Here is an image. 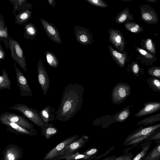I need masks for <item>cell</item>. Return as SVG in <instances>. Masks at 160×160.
<instances>
[{"label": "cell", "instance_id": "23", "mask_svg": "<svg viewBox=\"0 0 160 160\" xmlns=\"http://www.w3.org/2000/svg\"><path fill=\"white\" fill-rule=\"evenodd\" d=\"M41 129L42 135L47 139H49L59 132L57 128L51 123H44Z\"/></svg>", "mask_w": 160, "mask_h": 160}, {"label": "cell", "instance_id": "42", "mask_svg": "<svg viewBox=\"0 0 160 160\" xmlns=\"http://www.w3.org/2000/svg\"><path fill=\"white\" fill-rule=\"evenodd\" d=\"M132 157L131 153L124 154L117 158L114 160H130Z\"/></svg>", "mask_w": 160, "mask_h": 160}, {"label": "cell", "instance_id": "22", "mask_svg": "<svg viewBox=\"0 0 160 160\" xmlns=\"http://www.w3.org/2000/svg\"><path fill=\"white\" fill-rule=\"evenodd\" d=\"M24 29L23 38L29 40H33L38 32V29L32 22L25 23L24 25Z\"/></svg>", "mask_w": 160, "mask_h": 160}, {"label": "cell", "instance_id": "20", "mask_svg": "<svg viewBox=\"0 0 160 160\" xmlns=\"http://www.w3.org/2000/svg\"><path fill=\"white\" fill-rule=\"evenodd\" d=\"M10 2L13 5V15L16 16L17 12H19L21 11L30 10L32 9V5L27 0H9Z\"/></svg>", "mask_w": 160, "mask_h": 160}, {"label": "cell", "instance_id": "29", "mask_svg": "<svg viewBox=\"0 0 160 160\" xmlns=\"http://www.w3.org/2000/svg\"><path fill=\"white\" fill-rule=\"evenodd\" d=\"M92 158L86 156L82 153L78 152L74 153L67 154L62 157L59 160L64 159L65 160H91Z\"/></svg>", "mask_w": 160, "mask_h": 160}, {"label": "cell", "instance_id": "3", "mask_svg": "<svg viewBox=\"0 0 160 160\" xmlns=\"http://www.w3.org/2000/svg\"><path fill=\"white\" fill-rule=\"evenodd\" d=\"M9 41V48L12 58L18 63L22 70L26 72L27 68L26 59L20 44L13 38H11Z\"/></svg>", "mask_w": 160, "mask_h": 160}, {"label": "cell", "instance_id": "5", "mask_svg": "<svg viewBox=\"0 0 160 160\" xmlns=\"http://www.w3.org/2000/svg\"><path fill=\"white\" fill-rule=\"evenodd\" d=\"M131 87L125 83H118L113 88L112 94V100L114 104L122 103L130 95Z\"/></svg>", "mask_w": 160, "mask_h": 160}, {"label": "cell", "instance_id": "4", "mask_svg": "<svg viewBox=\"0 0 160 160\" xmlns=\"http://www.w3.org/2000/svg\"><path fill=\"white\" fill-rule=\"evenodd\" d=\"M0 120L12 122L28 130L36 132H38L34 128V125L25 117L15 113L6 111L0 114Z\"/></svg>", "mask_w": 160, "mask_h": 160}, {"label": "cell", "instance_id": "28", "mask_svg": "<svg viewBox=\"0 0 160 160\" xmlns=\"http://www.w3.org/2000/svg\"><path fill=\"white\" fill-rule=\"evenodd\" d=\"M158 121H160V113L149 116L139 121L137 125L141 126L151 125Z\"/></svg>", "mask_w": 160, "mask_h": 160}, {"label": "cell", "instance_id": "37", "mask_svg": "<svg viewBox=\"0 0 160 160\" xmlns=\"http://www.w3.org/2000/svg\"><path fill=\"white\" fill-rule=\"evenodd\" d=\"M87 2L93 5L102 8L108 7L107 3L102 0H85Z\"/></svg>", "mask_w": 160, "mask_h": 160}, {"label": "cell", "instance_id": "2", "mask_svg": "<svg viewBox=\"0 0 160 160\" xmlns=\"http://www.w3.org/2000/svg\"><path fill=\"white\" fill-rule=\"evenodd\" d=\"M21 112L25 117L37 126L42 128L44 124L36 109L23 104L17 103L9 108Z\"/></svg>", "mask_w": 160, "mask_h": 160}, {"label": "cell", "instance_id": "1", "mask_svg": "<svg viewBox=\"0 0 160 160\" xmlns=\"http://www.w3.org/2000/svg\"><path fill=\"white\" fill-rule=\"evenodd\" d=\"M84 89L77 83H69L64 88L61 100L56 112L55 118L60 122L72 118L81 108Z\"/></svg>", "mask_w": 160, "mask_h": 160}, {"label": "cell", "instance_id": "45", "mask_svg": "<svg viewBox=\"0 0 160 160\" xmlns=\"http://www.w3.org/2000/svg\"><path fill=\"white\" fill-rule=\"evenodd\" d=\"M116 158L115 155H112L109 157H107L102 160H114Z\"/></svg>", "mask_w": 160, "mask_h": 160}, {"label": "cell", "instance_id": "36", "mask_svg": "<svg viewBox=\"0 0 160 160\" xmlns=\"http://www.w3.org/2000/svg\"><path fill=\"white\" fill-rule=\"evenodd\" d=\"M148 72L151 76L156 77L160 80V67H150L148 69Z\"/></svg>", "mask_w": 160, "mask_h": 160}, {"label": "cell", "instance_id": "25", "mask_svg": "<svg viewBox=\"0 0 160 160\" xmlns=\"http://www.w3.org/2000/svg\"><path fill=\"white\" fill-rule=\"evenodd\" d=\"M32 13L30 10L19 12L15 17V23L20 25L25 24L31 18Z\"/></svg>", "mask_w": 160, "mask_h": 160}, {"label": "cell", "instance_id": "6", "mask_svg": "<svg viewBox=\"0 0 160 160\" xmlns=\"http://www.w3.org/2000/svg\"><path fill=\"white\" fill-rule=\"evenodd\" d=\"M160 129V123L156 124L147 127H141L134 130L126 138L123 143H127L135 139L141 138L149 137L153 133Z\"/></svg>", "mask_w": 160, "mask_h": 160}, {"label": "cell", "instance_id": "9", "mask_svg": "<svg viewBox=\"0 0 160 160\" xmlns=\"http://www.w3.org/2000/svg\"><path fill=\"white\" fill-rule=\"evenodd\" d=\"M109 41L119 52H124L126 42L122 34L119 30L110 28L108 30Z\"/></svg>", "mask_w": 160, "mask_h": 160}, {"label": "cell", "instance_id": "7", "mask_svg": "<svg viewBox=\"0 0 160 160\" xmlns=\"http://www.w3.org/2000/svg\"><path fill=\"white\" fill-rule=\"evenodd\" d=\"M79 137L78 135H75L64 140L48 152L42 160H59L62 151L67 146L77 139Z\"/></svg>", "mask_w": 160, "mask_h": 160}, {"label": "cell", "instance_id": "16", "mask_svg": "<svg viewBox=\"0 0 160 160\" xmlns=\"http://www.w3.org/2000/svg\"><path fill=\"white\" fill-rule=\"evenodd\" d=\"M1 123L5 125L8 131L17 135L36 136L37 132L26 129L18 124L9 121L0 120Z\"/></svg>", "mask_w": 160, "mask_h": 160}, {"label": "cell", "instance_id": "13", "mask_svg": "<svg viewBox=\"0 0 160 160\" xmlns=\"http://www.w3.org/2000/svg\"><path fill=\"white\" fill-rule=\"evenodd\" d=\"M3 160H20L22 157L23 152L18 146L10 144L2 152Z\"/></svg>", "mask_w": 160, "mask_h": 160}, {"label": "cell", "instance_id": "31", "mask_svg": "<svg viewBox=\"0 0 160 160\" xmlns=\"http://www.w3.org/2000/svg\"><path fill=\"white\" fill-rule=\"evenodd\" d=\"M130 106H128L120 111L118 113L113 115V121L122 122L125 121L131 114Z\"/></svg>", "mask_w": 160, "mask_h": 160}, {"label": "cell", "instance_id": "17", "mask_svg": "<svg viewBox=\"0 0 160 160\" xmlns=\"http://www.w3.org/2000/svg\"><path fill=\"white\" fill-rule=\"evenodd\" d=\"M160 110V102H147L144 104L143 107L135 114L134 116L137 118L141 117L155 113Z\"/></svg>", "mask_w": 160, "mask_h": 160}, {"label": "cell", "instance_id": "10", "mask_svg": "<svg viewBox=\"0 0 160 160\" xmlns=\"http://www.w3.org/2000/svg\"><path fill=\"white\" fill-rule=\"evenodd\" d=\"M38 80L42 91L44 95L47 94L49 86L50 81L48 74L41 60H39L37 64Z\"/></svg>", "mask_w": 160, "mask_h": 160}, {"label": "cell", "instance_id": "27", "mask_svg": "<svg viewBox=\"0 0 160 160\" xmlns=\"http://www.w3.org/2000/svg\"><path fill=\"white\" fill-rule=\"evenodd\" d=\"M152 141L144 142L140 145L142 149L132 160H142L148 153L152 143Z\"/></svg>", "mask_w": 160, "mask_h": 160}, {"label": "cell", "instance_id": "43", "mask_svg": "<svg viewBox=\"0 0 160 160\" xmlns=\"http://www.w3.org/2000/svg\"><path fill=\"white\" fill-rule=\"evenodd\" d=\"M5 58V52L4 51L3 47L1 44H0V59L1 61L3 60Z\"/></svg>", "mask_w": 160, "mask_h": 160}, {"label": "cell", "instance_id": "35", "mask_svg": "<svg viewBox=\"0 0 160 160\" xmlns=\"http://www.w3.org/2000/svg\"><path fill=\"white\" fill-rule=\"evenodd\" d=\"M145 48L151 53L155 54L156 53V48L155 45L150 38L145 40L144 42Z\"/></svg>", "mask_w": 160, "mask_h": 160}, {"label": "cell", "instance_id": "21", "mask_svg": "<svg viewBox=\"0 0 160 160\" xmlns=\"http://www.w3.org/2000/svg\"><path fill=\"white\" fill-rule=\"evenodd\" d=\"M11 38L8 34V27L6 26L3 17L0 13V40L3 41L8 49L9 48V40Z\"/></svg>", "mask_w": 160, "mask_h": 160}, {"label": "cell", "instance_id": "30", "mask_svg": "<svg viewBox=\"0 0 160 160\" xmlns=\"http://www.w3.org/2000/svg\"><path fill=\"white\" fill-rule=\"evenodd\" d=\"M11 82L6 70L3 69L2 75L0 76V91L2 89H11Z\"/></svg>", "mask_w": 160, "mask_h": 160}, {"label": "cell", "instance_id": "18", "mask_svg": "<svg viewBox=\"0 0 160 160\" xmlns=\"http://www.w3.org/2000/svg\"><path fill=\"white\" fill-rule=\"evenodd\" d=\"M108 48L112 58L120 67H123L127 61V53L126 50L123 53L118 52L109 45Z\"/></svg>", "mask_w": 160, "mask_h": 160}, {"label": "cell", "instance_id": "39", "mask_svg": "<svg viewBox=\"0 0 160 160\" xmlns=\"http://www.w3.org/2000/svg\"><path fill=\"white\" fill-rule=\"evenodd\" d=\"M98 152V150L97 148H93L87 150L82 153L86 156L94 158Z\"/></svg>", "mask_w": 160, "mask_h": 160}, {"label": "cell", "instance_id": "15", "mask_svg": "<svg viewBox=\"0 0 160 160\" xmlns=\"http://www.w3.org/2000/svg\"><path fill=\"white\" fill-rule=\"evenodd\" d=\"M88 138L89 137L88 136L83 135L72 142L62 151L60 154V158L65 154L77 152L84 146Z\"/></svg>", "mask_w": 160, "mask_h": 160}, {"label": "cell", "instance_id": "8", "mask_svg": "<svg viewBox=\"0 0 160 160\" xmlns=\"http://www.w3.org/2000/svg\"><path fill=\"white\" fill-rule=\"evenodd\" d=\"M16 78L18 86L22 97H31L32 94L28 80L22 72L17 67L16 62H14Z\"/></svg>", "mask_w": 160, "mask_h": 160}, {"label": "cell", "instance_id": "34", "mask_svg": "<svg viewBox=\"0 0 160 160\" xmlns=\"http://www.w3.org/2000/svg\"><path fill=\"white\" fill-rule=\"evenodd\" d=\"M124 26L128 31L133 33H139L143 30L140 25L134 22H128L124 24Z\"/></svg>", "mask_w": 160, "mask_h": 160}, {"label": "cell", "instance_id": "33", "mask_svg": "<svg viewBox=\"0 0 160 160\" xmlns=\"http://www.w3.org/2000/svg\"><path fill=\"white\" fill-rule=\"evenodd\" d=\"M150 88L154 91L160 92V80L158 78L151 76L146 80Z\"/></svg>", "mask_w": 160, "mask_h": 160}, {"label": "cell", "instance_id": "41", "mask_svg": "<svg viewBox=\"0 0 160 160\" xmlns=\"http://www.w3.org/2000/svg\"><path fill=\"white\" fill-rule=\"evenodd\" d=\"M159 140H160V129L150 135L146 139L144 142L149 141Z\"/></svg>", "mask_w": 160, "mask_h": 160}, {"label": "cell", "instance_id": "44", "mask_svg": "<svg viewBox=\"0 0 160 160\" xmlns=\"http://www.w3.org/2000/svg\"><path fill=\"white\" fill-rule=\"evenodd\" d=\"M47 1L48 2V3L53 8H55V7L56 5V3L55 1L54 0H47Z\"/></svg>", "mask_w": 160, "mask_h": 160}, {"label": "cell", "instance_id": "47", "mask_svg": "<svg viewBox=\"0 0 160 160\" xmlns=\"http://www.w3.org/2000/svg\"><path fill=\"white\" fill-rule=\"evenodd\" d=\"M83 160V159H82V160Z\"/></svg>", "mask_w": 160, "mask_h": 160}, {"label": "cell", "instance_id": "46", "mask_svg": "<svg viewBox=\"0 0 160 160\" xmlns=\"http://www.w3.org/2000/svg\"><path fill=\"white\" fill-rule=\"evenodd\" d=\"M147 1L155 3L156 2V0H147Z\"/></svg>", "mask_w": 160, "mask_h": 160}, {"label": "cell", "instance_id": "26", "mask_svg": "<svg viewBox=\"0 0 160 160\" xmlns=\"http://www.w3.org/2000/svg\"><path fill=\"white\" fill-rule=\"evenodd\" d=\"M142 160H160V142L147 153Z\"/></svg>", "mask_w": 160, "mask_h": 160}, {"label": "cell", "instance_id": "14", "mask_svg": "<svg viewBox=\"0 0 160 160\" xmlns=\"http://www.w3.org/2000/svg\"><path fill=\"white\" fill-rule=\"evenodd\" d=\"M141 19L151 25L158 23V18L155 10L148 5L145 4L140 7Z\"/></svg>", "mask_w": 160, "mask_h": 160}, {"label": "cell", "instance_id": "32", "mask_svg": "<svg viewBox=\"0 0 160 160\" xmlns=\"http://www.w3.org/2000/svg\"><path fill=\"white\" fill-rule=\"evenodd\" d=\"M45 56L47 62L50 66L54 68L58 67L59 62L55 54L51 51H47L45 52Z\"/></svg>", "mask_w": 160, "mask_h": 160}, {"label": "cell", "instance_id": "40", "mask_svg": "<svg viewBox=\"0 0 160 160\" xmlns=\"http://www.w3.org/2000/svg\"><path fill=\"white\" fill-rule=\"evenodd\" d=\"M136 48L137 50L139 53L144 56L145 58H147V59L152 60L154 57L152 55L150 54L146 50L140 48L138 47H136Z\"/></svg>", "mask_w": 160, "mask_h": 160}, {"label": "cell", "instance_id": "38", "mask_svg": "<svg viewBox=\"0 0 160 160\" xmlns=\"http://www.w3.org/2000/svg\"><path fill=\"white\" fill-rule=\"evenodd\" d=\"M131 69L133 74L136 77H138L141 72L140 68L136 62H132L131 65Z\"/></svg>", "mask_w": 160, "mask_h": 160}, {"label": "cell", "instance_id": "24", "mask_svg": "<svg viewBox=\"0 0 160 160\" xmlns=\"http://www.w3.org/2000/svg\"><path fill=\"white\" fill-rule=\"evenodd\" d=\"M133 17L129 12L128 8H125L118 14L115 21L119 24L126 23L133 19Z\"/></svg>", "mask_w": 160, "mask_h": 160}, {"label": "cell", "instance_id": "11", "mask_svg": "<svg viewBox=\"0 0 160 160\" xmlns=\"http://www.w3.org/2000/svg\"><path fill=\"white\" fill-rule=\"evenodd\" d=\"M40 20L48 37L54 42L61 44L62 41L60 34L56 27L43 18H41Z\"/></svg>", "mask_w": 160, "mask_h": 160}, {"label": "cell", "instance_id": "19", "mask_svg": "<svg viewBox=\"0 0 160 160\" xmlns=\"http://www.w3.org/2000/svg\"><path fill=\"white\" fill-rule=\"evenodd\" d=\"M56 109L48 105L40 110L39 114L44 123H48L54 121L56 118Z\"/></svg>", "mask_w": 160, "mask_h": 160}, {"label": "cell", "instance_id": "12", "mask_svg": "<svg viewBox=\"0 0 160 160\" xmlns=\"http://www.w3.org/2000/svg\"><path fill=\"white\" fill-rule=\"evenodd\" d=\"M74 30L77 40L80 43L86 45L92 43L93 41L92 34L88 29L76 25Z\"/></svg>", "mask_w": 160, "mask_h": 160}]
</instances>
